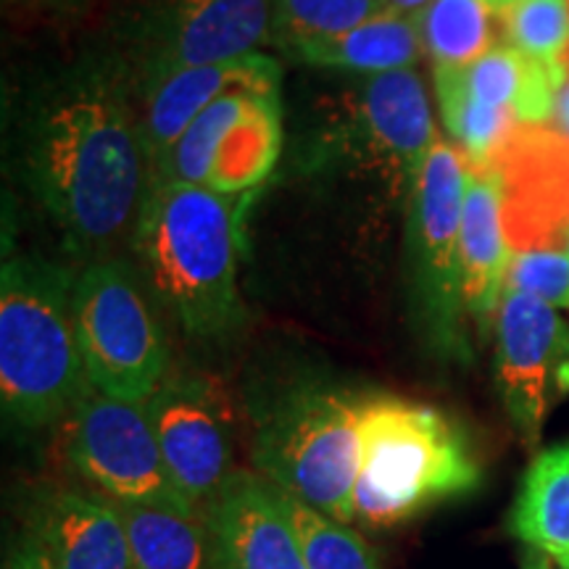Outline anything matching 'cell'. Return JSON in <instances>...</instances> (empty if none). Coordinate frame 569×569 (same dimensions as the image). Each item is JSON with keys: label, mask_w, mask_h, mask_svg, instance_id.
<instances>
[{"label": "cell", "mask_w": 569, "mask_h": 569, "mask_svg": "<svg viewBox=\"0 0 569 569\" xmlns=\"http://www.w3.org/2000/svg\"><path fill=\"white\" fill-rule=\"evenodd\" d=\"M388 11L386 0H274L269 42L288 51L311 40L338 38Z\"/></svg>", "instance_id": "25"}, {"label": "cell", "mask_w": 569, "mask_h": 569, "mask_svg": "<svg viewBox=\"0 0 569 569\" xmlns=\"http://www.w3.org/2000/svg\"><path fill=\"white\" fill-rule=\"evenodd\" d=\"M386 3H388V11L403 13V17H419L432 0H386Z\"/></svg>", "instance_id": "31"}, {"label": "cell", "mask_w": 569, "mask_h": 569, "mask_svg": "<svg viewBox=\"0 0 569 569\" xmlns=\"http://www.w3.org/2000/svg\"><path fill=\"white\" fill-rule=\"evenodd\" d=\"M453 69L478 101L511 111L522 124H551L557 92L567 80V71L546 67L507 42Z\"/></svg>", "instance_id": "19"}, {"label": "cell", "mask_w": 569, "mask_h": 569, "mask_svg": "<svg viewBox=\"0 0 569 569\" xmlns=\"http://www.w3.org/2000/svg\"><path fill=\"white\" fill-rule=\"evenodd\" d=\"M509 532L569 569V443L532 459L511 507Z\"/></svg>", "instance_id": "21"}, {"label": "cell", "mask_w": 569, "mask_h": 569, "mask_svg": "<svg viewBox=\"0 0 569 569\" xmlns=\"http://www.w3.org/2000/svg\"><path fill=\"white\" fill-rule=\"evenodd\" d=\"M419 32L436 67H467L496 48L501 24L488 0H432L419 13Z\"/></svg>", "instance_id": "24"}, {"label": "cell", "mask_w": 569, "mask_h": 569, "mask_svg": "<svg viewBox=\"0 0 569 569\" xmlns=\"http://www.w3.org/2000/svg\"><path fill=\"white\" fill-rule=\"evenodd\" d=\"M480 465L459 425L430 403L393 393L365 396L353 522L388 530L472 493Z\"/></svg>", "instance_id": "4"}, {"label": "cell", "mask_w": 569, "mask_h": 569, "mask_svg": "<svg viewBox=\"0 0 569 569\" xmlns=\"http://www.w3.org/2000/svg\"><path fill=\"white\" fill-rule=\"evenodd\" d=\"M488 3H490V6H493V9L498 11V9H501V6H507V3H509V0H488Z\"/></svg>", "instance_id": "32"}, {"label": "cell", "mask_w": 569, "mask_h": 569, "mask_svg": "<svg viewBox=\"0 0 569 569\" xmlns=\"http://www.w3.org/2000/svg\"><path fill=\"white\" fill-rule=\"evenodd\" d=\"M432 82L446 130L467 156L469 167H490L522 122L507 109L478 101L453 67H432Z\"/></svg>", "instance_id": "23"}, {"label": "cell", "mask_w": 569, "mask_h": 569, "mask_svg": "<svg viewBox=\"0 0 569 569\" xmlns=\"http://www.w3.org/2000/svg\"><path fill=\"white\" fill-rule=\"evenodd\" d=\"M567 253H569V246H567Z\"/></svg>", "instance_id": "34"}, {"label": "cell", "mask_w": 569, "mask_h": 569, "mask_svg": "<svg viewBox=\"0 0 569 569\" xmlns=\"http://www.w3.org/2000/svg\"><path fill=\"white\" fill-rule=\"evenodd\" d=\"M238 201L196 184H153L132 234L148 293L196 343H227L246 322L238 290Z\"/></svg>", "instance_id": "2"}, {"label": "cell", "mask_w": 569, "mask_h": 569, "mask_svg": "<svg viewBox=\"0 0 569 569\" xmlns=\"http://www.w3.org/2000/svg\"><path fill=\"white\" fill-rule=\"evenodd\" d=\"M565 69H567V77H569V51H567V56H565Z\"/></svg>", "instance_id": "33"}, {"label": "cell", "mask_w": 569, "mask_h": 569, "mask_svg": "<svg viewBox=\"0 0 569 569\" xmlns=\"http://www.w3.org/2000/svg\"><path fill=\"white\" fill-rule=\"evenodd\" d=\"M509 243L501 219V184L490 167L467 169L461 211V272H465L467 317L488 336L507 288Z\"/></svg>", "instance_id": "18"}, {"label": "cell", "mask_w": 569, "mask_h": 569, "mask_svg": "<svg viewBox=\"0 0 569 569\" xmlns=\"http://www.w3.org/2000/svg\"><path fill=\"white\" fill-rule=\"evenodd\" d=\"M501 184L511 253L567 251L569 138L551 124H522L490 163Z\"/></svg>", "instance_id": "14"}, {"label": "cell", "mask_w": 569, "mask_h": 569, "mask_svg": "<svg viewBox=\"0 0 569 569\" xmlns=\"http://www.w3.org/2000/svg\"><path fill=\"white\" fill-rule=\"evenodd\" d=\"M282 153L280 84L238 88L198 113L151 177L153 184H196L238 196L264 182Z\"/></svg>", "instance_id": "8"}, {"label": "cell", "mask_w": 569, "mask_h": 569, "mask_svg": "<svg viewBox=\"0 0 569 569\" xmlns=\"http://www.w3.org/2000/svg\"><path fill=\"white\" fill-rule=\"evenodd\" d=\"M217 569H306L282 490L251 469H234L203 509Z\"/></svg>", "instance_id": "15"}, {"label": "cell", "mask_w": 569, "mask_h": 569, "mask_svg": "<svg viewBox=\"0 0 569 569\" xmlns=\"http://www.w3.org/2000/svg\"><path fill=\"white\" fill-rule=\"evenodd\" d=\"M507 288L536 296L553 309H569V253L522 251L511 253Z\"/></svg>", "instance_id": "28"}, {"label": "cell", "mask_w": 569, "mask_h": 569, "mask_svg": "<svg viewBox=\"0 0 569 569\" xmlns=\"http://www.w3.org/2000/svg\"><path fill=\"white\" fill-rule=\"evenodd\" d=\"M11 163L69 251L88 264L132 243L151 167L122 53H90L40 77L13 119Z\"/></svg>", "instance_id": "1"}, {"label": "cell", "mask_w": 569, "mask_h": 569, "mask_svg": "<svg viewBox=\"0 0 569 569\" xmlns=\"http://www.w3.org/2000/svg\"><path fill=\"white\" fill-rule=\"evenodd\" d=\"M493 327L498 393L519 438L532 446L569 396V325L540 298L503 288Z\"/></svg>", "instance_id": "13"}, {"label": "cell", "mask_w": 569, "mask_h": 569, "mask_svg": "<svg viewBox=\"0 0 569 569\" xmlns=\"http://www.w3.org/2000/svg\"><path fill=\"white\" fill-rule=\"evenodd\" d=\"M498 24L507 46L546 67L567 71L569 0H509L498 9Z\"/></svg>", "instance_id": "26"}, {"label": "cell", "mask_w": 569, "mask_h": 569, "mask_svg": "<svg viewBox=\"0 0 569 569\" xmlns=\"http://www.w3.org/2000/svg\"><path fill=\"white\" fill-rule=\"evenodd\" d=\"M146 411L174 486L203 517L238 469L232 465L230 398L209 375L169 369Z\"/></svg>", "instance_id": "12"}, {"label": "cell", "mask_w": 569, "mask_h": 569, "mask_svg": "<svg viewBox=\"0 0 569 569\" xmlns=\"http://www.w3.org/2000/svg\"><path fill=\"white\" fill-rule=\"evenodd\" d=\"M467 156L436 140L409 198L411 301L419 330L440 359H469L465 272H461V211Z\"/></svg>", "instance_id": "7"}, {"label": "cell", "mask_w": 569, "mask_h": 569, "mask_svg": "<svg viewBox=\"0 0 569 569\" xmlns=\"http://www.w3.org/2000/svg\"><path fill=\"white\" fill-rule=\"evenodd\" d=\"M111 503L130 538L134 569H217L201 515L151 503Z\"/></svg>", "instance_id": "22"}, {"label": "cell", "mask_w": 569, "mask_h": 569, "mask_svg": "<svg viewBox=\"0 0 569 569\" xmlns=\"http://www.w3.org/2000/svg\"><path fill=\"white\" fill-rule=\"evenodd\" d=\"M27 530L56 569H134L122 517L101 493L46 490L30 507Z\"/></svg>", "instance_id": "17"}, {"label": "cell", "mask_w": 569, "mask_h": 569, "mask_svg": "<svg viewBox=\"0 0 569 569\" xmlns=\"http://www.w3.org/2000/svg\"><path fill=\"white\" fill-rule=\"evenodd\" d=\"M551 127L569 138V77L557 92V106H553Z\"/></svg>", "instance_id": "30"}, {"label": "cell", "mask_w": 569, "mask_h": 569, "mask_svg": "<svg viewBox=\"0 0 569 569\" xmlns=\"http://www.w3.org/2000/svg\"><path fill=\"white\" fill-rule=\"evenodd\" d=\"M365 396L325 375H293L251 396L256 472L330 519L353 522Z\"/></svg>", "instance_id": "3"}, {"label": "cell", "mask_w": 569, "mask_h": 569, "mask_svg": "<svg viewBox=\"0 0 569 569\" xmlns=\"http://www.w3.org/2000/svg\"><path fill=\"white\" fill-rule=\"evenodd\" d=\"M274 0H140L122 59L132 80L256 53L269 40Z\"/></svg>", "instance_id": "10"}, {"label": "cell", "mask_w": 569, "mask_h": 569, "mask_svg": "<svg viewBox=\"0 0 569 569\" xmlns=\"http://www.w3.org/2000/svg\"><path fill=\"white\" fill-rule=\"evenodd\" d=\"M77 277L42 256H11L0 272V401L21 430H46L92 388L74 327Z\"/></svg>", "instance_id": "5"}, {"label": "cell", "mask_w": 569, "mask_h": 569, "mask_svg": "<svg viewBox=\"0 0 569 569\" xmlns=\"http://www.w3.org/2000/svg\"><path fill=\"white\" fill-rule=\"evenodd\" d=\"M74 327L88 382L103 396L146 403L172 369L153 298L130 261H90L74 280Z\"/></svg>", "instance_id": "6"}, {"label": "cell", "mask_w": 569, "mask_h": 569, "mask_svg": "<svg viewBox=\"0 0 569 569\" xmlns=\"http://www.w3.org/2000/svg\"><path fill=\"white\" fill-rule=\"evenodd\" d=\"M6 569H56L48 559V553L42 551L38 538L30 530H24L13 543V549L6 559Z\"/></svg>", "instance_id": "29"}, {"label": "cell", "mask_w": 569, "mask_h": 569, "mask_svg": "<svg viewBox=\"0 0 569 569\" xmlns=\"http://www.w3.org/2000/svg\"><path fill=\"white\" fill-rule=\"evenodd\" d=\"M280 63L269 56L251 53L243 59L167 69L132 80L140 134L151 177L163 161V156L172 151L174 142L196 122V117L206 106L238 88L280 84Z\"/></svg>", "instance_id": "16"}, {"label": "cell", "mask_w": 569, "mask_h": 569, "mask_svg": "<svg viewBox=\"0 0 569 569\" xmlns=\"http://www.w3.org/2000/svg\"><path fill=\"white\" fill-rule=\"evenodd\" d=\"M282 501L301 540L306 569H382L377 553L351 525L330 519L284 490Z\"/></svg>", "instance_id": "27"}, {"label": "cell", "mask_w": 569, "mask_h": 569, "mask_svg": "<svg viewBox=\"0 0 569 569\" xmlns=\"http://www.w3.org/2000/svg\"><path fill=\"white\" fill-rule=\"evenodd\" d=\"M290 59L309 67L348 69L361 74H386V71L411 69L422 59V32L419 17H403L396 11H382L380 17L365 21L356 30L338 38L311 40L288 48Z\"/></svg>", "instance_id": "20"}, {"label": "cell", "mask_w": 569, "mask_h": 569, "mask_svg": "<svg viewBox=\"0 0 569 569\" xmlns=\"http://www.w3.org/2000/svg\"><path fill=\"white\" fill-rule=\"evenodd\" d=\"M338 138L340 148L380 177L390 193L411 198L438 140L422 77L401 69L361 80L348 96Z\"/></svg>", "instance_id": "11"}, {"label": "cell", "mask_w": 569, "mask_h": 569, "mask_svg": "<svg viewBox=\"0 0 569 569\" xmlns=\"http://www.w3.org/2000/svg\"><path fill=\"white\" fill-rule=\"evenodd\" d=\"M63 453L69 467L111 501L198 515L169 475L146 403L88 388L69 415Z\"/></svg>", "instance_id": "9"}]
</instances>
